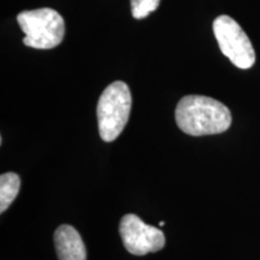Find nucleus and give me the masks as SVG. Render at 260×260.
<instances>
[{
    "label": "nucleus",
    "mask_w": 260,
    "mask_h": 260,
    "mask_svg": "<svg viewBox=\"0 0 260 260\" xmlns=\"http://www.w3.org/2000/svg\"><path fill=\"white\" fill-rule=\"evenodd\" d=\"M123 245L134 255H146L162 249L165 236L158 228L146 224L134 213H128L119 223Z\"/></svg>",
    "instance_id": "nucleus-5"
},
{
    "label": "nucleus",
    "mask_w": 260,
    "mask_h": 260,
    "mask_svg": "<svg viewBox=\"0 0 260 260\" xmlns=\"http://www.w3.org/2000/svg\"><path fill=\"white\" fill-rule=\"evenodd\" d=\"M130 4H132L133 17L141 19L155 11L160 4V0H130Z\"/></svg>",
    "instance_id": "nucleus-8"
},
{
    "label": "nucleus",
    "mask_w": 260,
    "mask_h": 260,
    "mask_svg": "<svg viewBox=\"0 0 260 260\" xmlns=\"http://www.w3.org/2000/svg\"><path fill=\"white\" fill-rule=\"evenodd\" d=\"M176 123L191 136L220 134L232 125V112L223 103L205 95H186L176 106Z\"/></svg>",
    "instance_id": "nucleus-1"
},
{
    "label": "nucleus",
    "mask_w": 260,
    "mask_h": 260,
    "mask_svg": "<svg viewBox=\"0 0 260 260\" xmlns=\"http://www.w3.org/2000/svg\"><path fill=\"white\" fill-rule=\"evenodd\" d=\"M21 30L24 32L23 44L37 50H51L63 41L65 23L56 10L42 8L23 11L17 16Z\"/></svg>",
    "instance_id": "nucleus-3"
},
{
    "label": "nucleus",
    "mask_w": 260,
    "mask_h": 260,
    "mask_svg": "<svg viewBox=\"0 0 260 260\" xmlns=\"http://www.w3.org/2000/svg\"><path fill=\"white\" fill-rule=\"evenodd\" d=\"M164 224H165V223H164V222H162V220H161V222H160V223H159V225H160V226H164Z\"/></svg>",
    "instance_id": "nucleus-9"
},
{
    "label": "nucleus",
    "mask_w": 260,
    "mask_h": 260,
    "mask_svg": "<svg viewBox=\"0 0 260 260\" xmlns=\"http://www.w3.org/2000/svg\"><path fill=\"white\" fill-rule=\"evenodd\" d=\"M53 240L59 260H87L82 237L74 226L68 224L58 226Z\"/></svg>",
    "instance_id": "nucleus-6"
},
{
    "label": "nucleus",
    "mask_w": 260,
    "mask_h": 260,
    "mask_svg": "<svg viewBox=\"0 0 260 260\" xmlns=\"http://www.w3.org/2000/svg\"><path fill=\"white\" fill-rule=\"evenodd\" d=\"M21 188V178L15 172H6L0 176V212L4 213L14 203Z\"/></svg>",
    "instance_id": "nucleus-7"
},
{
    "label": "nucleus",
    "mask_w": 260,
    "mask_h": 260,
    "mask_svg": "<svg viewBox=\"0 0 260 260\" xmlns=\"http://www.w3.org/2000/svg\"><path fill=\"white\" fill-rule=\"evenodd\" d=\"M214 37L220 51L235 67L249 69L255 63V52L251 40L235 19L219 16L213 22Z\"/></svg>",
    "instance_id": "nucleus-4"
},
{
    "label": "nucleus",
    "mask_w": 260,
    "mask_h": 260,
    "mask_svg": "<svg viewBox=\"0 0 260 260\" xmlns=\"http://www.w3.org/2000/svg\"><path fill=\"white\" fill-rule=\"evenodd\" d=\"M132 110V93L128 84L116 81L106 87L96 107L99 134L105 142H111L121 135Z\"/></svg>",
    "instance_id": "nucleus-2"
}]
</instances>
